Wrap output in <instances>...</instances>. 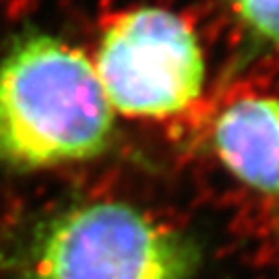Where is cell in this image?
Returning a JSON list of instances; mask_svg holds the SVG:
<instances>
[{"mask_svg":"<svg viewBox=\"0 0 279 279\" xmlns=\"http://www.w3.org/2000/svg\"><path fill=\"white\" fill-rule=\"evenodd\" d=\"M205 250L122 201H70L0 223L6 279H193Z\"/></svg>","mask_w":279,"mask_h":279,"instance_id":"1","label":"cell"},{"mask_svg":"<svg viewBox=\"0 0 279 279\" xmlns=\"http://www.w3.org/2000/svg\"><path fill=\"white\" fill-rule=\"evenodd\" d=\"M116 143L93 62L58 35L25 29L0 52V168L29 174L91 161Z\"/></svg>","mask_w":279,"mask_h":279,"instance_id":"2","label":"cell"},{"mask_svg":"<svg viewBox=\"0 0 279 279\" xmlns=\"http://www.w3.org/2000/svg\"><path fill=\"white\" fill-rule=\"evenodd\" d=\"M93 69L108 104L131 118H170L205 91L201 40L182 15L133 6L101 23Z\"/></svg>","mask_w":279,"mask_h":279,"instance_id":"3","label":"cell"},{"mask_svg":"<svg viewBox=\"0 0 279 279\" xmlns=\"http://www.w3.org/2000/svg\"><path fill=\"white\" fill-rule=\"evenodd\" d=\"M209 149L238 182L279 197V97H242L223 106L211 124Z\"/></svg>","mask_w":279,"mask_h":279,"instance_id":"4","label":"cell"},{"mask_svg":"<svg viewBox=\"0 0 279 279\" xmlns=\"http://www.w3.org/2000/svg\"><path fill=\"white\" fill-rule=\"evenodd\" d=\"M242 29V50L234 69L261 52L279 50V0H223Z\"/></svg>","mask_w":279,"mask_h":279,"instance_id":"5","label":"cell"}]
</instances>
